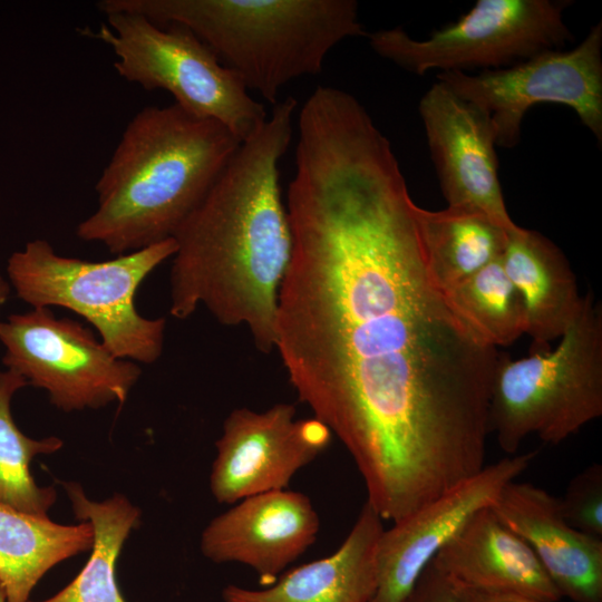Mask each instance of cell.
Instances as JSON below:
<instances>
[{
	"label": "cell",
	"instance_id": "5",
	"mask_svg": "<svg viewBox=\"0 0 602 602\" xmlns=\"http://www.w3.org/2000/svg\"><path fill=\"white\" fill-rule=\"evenodd\" d=\"M176 252L174 239L91 262L62 256L46 240H33L8 259L9 283L32 307L65 308L84 318L117 358L154 363L163 352L166 319L137 311L145 279Z\"/></svg>",
	"mask_w": 602,
	"mask_h": 602
},
{
	"label": "cell",
	"instance_id": "27",
	"mask_svg": "<svg viewBox=\"0 0 602 602\" xmlns=\"http://www.w3.org/2000/svg\"><path fill=\"white\" fill-rule=\"evenodd\" d=\"M10 294V283L2 276L0 272V311L3 304L7 302ZM0 320V324H1Z\"/></svg>",
	"mask_w": 602,
	"mask_h": 602
},
{
	"label": "cell",
	"instance_id": "17",
	"mask_svg": "<svg viewBox=\"0 0 602 602\" xmlns=\"http://www.w3.org/2000/svg\"><path fill=\"white\" fill-rule=\"evenodd\" d=\"M382 518L365 503L351 531L330 555L281 574L264 589L230 584L224 602H370L377 584Z\"/></svg>",
	"mask_w": 602,
	"mask_h": 602
},
{
	"label": "cell",
	"instance_id": "20",
	"mask_svg": "<svg viewBox=\"0 0 602 602\" xmlns=\"http://www.w3.org/2000/svg\"><path fill=\"white\" fill-rule=\"evenodd\" d=\"M415 216L428 272L443 291L501 258L512 232L464 207L429 211L416 204Z\"/></svg>",
	"mask_w": 602,
	"mask_h": 602
},
{
	"label": "cell",
	"instance_id": "24",
	"mask_svg": "<svg viewBox=\"0 0 602 602\" xmlns=\"http://www.w3.org/2000/svg\"><path fill=\"white\" fill-rule=\"evenodd\" d=\"M559 503L570 525L602 538V465L591 464L576 474Z\"/></svg>",
	"mask_w": 602,
	"mask_h": 602
},
{
	"label": "cell",
	"instance_id": "16",
	"mask_svg": "<svg viewBox=\"0 0 602 602\" xmlns=\"http://www.w3.org/2000/svg\"><path fill=\"white\" fill-rule=\"evenodd\" d=\"M433 561L450 581L479 591L562 599L531 546L491 506L478 511Z\"/></svg>",
	"mask_w": 602,
	"mask_h": 602
},
{
	"label": "cell",
	"instance_id": "4",
	"mask_svg": "<svg viewBox=\"0 0 602 602\" xmlns=\"http://www.w3.org/2000/svg\"><path fill=\"white\" fill-rule=\"evenodd\" d=\"M103 12L127 11L157 26L190 29L270 104L293 79L318 75L328 52L365 36L355 0H101Z\"/></svg>",
	"mask_w": 602,
	"mask_h": 602
},
{
	"label": "cell",
	"instance_id": "6",
	"mask_svg": "<svg viewBox=\"0 0 602 602\" xmlns=\"http://www.w3.org/2000/svg\"><path fill=\"white\" fill-rule=\"evenodd\" d=\"M602 416V308L592 291L553 349L513 360L499 352L488 428L514 455L530 435L553 445Z\"/></svg>",
	"mask_w": 602,
	"mask_h": 602
},
{
	"label": "cell",
	"instance_id": "11",
	"mask_svg": "<svg viewBox=\"0 0 602 602\" xmlns=\"http://www.w3.org/2000/svg\"><path fill=\"white\" fill-rule=\"evenodd\" d=\"M295 415V406L285 402L264 411L243 407L229 414L210 475L219 503L287 489L292 477L327 449L329 428L314 417Z\"/></svg>",
	"mask_w": 602,
	"mask_h": 602
},
{
	"label": "cell",
	"instance_id": "10",
	"mask_svg": "<svg viewBox=\"0 0 602 602\" xmlns=\"http://www.w3.org/2000/svg\"><path fill=\"white\" fill-rule=\"evenodd\" d=\"M437 80L489 116L496 146H516L525 114L540 103L572 108L596 140H602V22L571 50L542 51L477 75L438 72Z\"/></svg>",
	"mask_w": 602,
	"mask_h": 602
},
{
	"label": "cell",
	"instance_id": "26",
	"mask_svg": "<svg viewBox=\"0 0 602 602\" xmlns=\"http://www.w3.org/2000/svg\"><path fill=\"white\" fill-rule=\"evenodd\" d=\"M450 583L457 602H544L521 594L485 592L458 582Z\"/></svg>",
	"mask_w": 602,
	"mask_h": 602
},
{
	"label": "cell",
	"instance_id": "19",
	"mask_svg": "<svg viewBox=\"0 0 602 602\" xmlns=\"http://www.w3.org/2000/svg\"><path fill=\"white\" fill-rule=\"evenodd\" d=\"M89 522L62 525L0 503V584L6 602H29L42 576L93 547Z\"/></svg>",
	"mask_w": 602,
	"mask_h": 602
},
{
	"label": "cell",
	"instance_id": "22",
	"mask_svg": "<svg viewBox=\"0 0 602 602\" xmlns=\"http://www.w3.org/2000/svg\"><path fill=\"white\" fill-rule=\"evenodd\" d=\"M28 386L20 375L0 370V503L27 514L48 517L56 501L52 487L35 482L30 464L38 455L52 454L64 443L56 436L33 439L16 425L11 414L13 395Z\"/></svg>",
	"mask_w": 602,
	"mask_h": 602
},
{
	"label": "cell",
	"instance_id": "28",
	"mask_svg": "<svg viewBox=\"0 0 602 602\" xmlns=\"http://www.w3.org/2000/svg\"><path fill=\"white\" fill-rule=\"evenodd\" d=\"M0 602H6V596H4V592L2 590L1 584H0Z\"/></svg>",
	"mask_w": 602,
	"mask_h": 602
},
{
	"label": "cell",
	"instance_id": "21",
	"mask_svg": "<svg viewBox=\"0 0 602 602\" xmlns=\"http://www.w3.org/2000/svg\"><path fill=\"white\" fill-rule=\"evenodd\" d=\"M62 485L76 517L91 524V554L66 588L48 599L29 602H125L116 583L115 566L124 542L139 523V509L122 494L95 502L79 484Z\"/></svg>",
	"mask_w": 602,
	"mask_h": 602
},
{
	"label": "cell",
	"instance_id": "29",
	"mask_svg": "<svg viewBox=\"0 0 602 602\" xmlns=\"http://www.w3.org/2000/svg\"><path fill=\"white\" fill-rule=\"evenodd\" d=\"M0 571H1V563H0Z\"/></svg>",
	"mask_w": 602,
	"mask_h": 602
},
{
	"label": "cell",
	"instance_id": "3",
	"mask_svg": "<svg viewBox=\"0 0 602 602\" xmlns=\"http://www.w3.org/2000/svg\"><path fill=\"white\" fill-rule=\"evenodd\" d=\"M241 144L221 123L175 103L143 108L103 169L97 208L77 236L116 256L173 239Z\"/></svg>",
	"mask_w": 602,
	"mask_h": 602
},
{
	"label": "cell",
	"instance_id": "18",
	"mask_svg": "<svg viewBox=\"0 0 602 602\" xmlns=\"http://www.w3.org/2000/svg\"><path fill=\"white\" fill-rule=\"evenodd\" d=\"M502 261L524 304L531 353L548 351L582 304L569 260L548 237L518 226L508 232Z\"/></svg>",
	"mask_w": 602,
	"mask_h": 602
},
{
	"label": "cell",
	"instance_id": "12",
	"mask_svg": "<svg viewBox=\"0 0 602 602\" xmlns=\"http://www.w3.org/2000/svg\"><path fill=\"white\" fill-rule=\"evenodd\" d=\"M536 454H514L484 466L383 530L377 546L378 584L370 602H402L436 554L478 511L492 506Z\"/></svg>",
	"mask_w": 602,
	"mask_h": 602
},
{
	"label": "cell",
	"instance_id": "13",
	"mask_svg": "<svg viewBox=\"0 0 602 602\" xmlns=\"http://www.w3.org/2000/svg\"><path fill=\"white\" fill-rule=\"evenodd\" d=\"M430 155L448 205L518 229L505 205L489 116L437 80L419 101Z\"/></svg>",
	"mask_w": 602,
	"mask_h": 602
},
{
	"label": "cell",
	"instance_id": "1",
	"mask_svg": "<svg viewBox=\"0 0 602 602\" xmlns=\"http://www.w3.org/2000/svg\"><path fill=\"white\" fill-rule=\"evenodd\" d=\"M295 165L274 349L351 455L367 502L405 514L485 466L499 351L433 281L387 137L313 135Z\"/></svg>",
	"mask_w": 602,
	"mask_h": 602
},
{
	"label": "cell",
	"instance_id": "25",
	"mask_svg": "<svg viewBox=\"0 0 602 602\" xmlns=\"http://www.w3.org/2000/svg\"><path fill=\"white\" fill-rule=\"evenodd\" d=\"M402 602H457L449 579L431 560Z\"/></svg>",
	"mask_w": 602,
	"mask_h": 602
},
{
	"label": "cell",
	"instance_id": "23",
	"mask_svg": "<svg viewBox=\"0 0 602 602\" xmlns=\"http://www.w3.org/2000/svg\"><path fill=\"white\" fill-rule=\"evenodd\" d=\"M453 307L492 346H509L526 330L522 298L502 256L444 291Z\"/></svg>",
	"mask_w": 602,
	"mask_h": 602
},
{
	"label": "cell",
	"instance_id": "9",
	"mask_svg": "<svg viewBox=\"0 0 602 602\" xmlns=\"http://www.w3.org/2000/svg\"><path fill=\"white\" fill-rule=\"evenodd\" d=\"M2 362L43 389L62 411L123 405L142 370L114 356L91 328L49 308L11 314L0 324Z\"/></svg>",
	"mask_w": 602,
	"mask_h": 602
},
{
	"label": "cell",
	"instance_id": "8",
	"mask_svg": "<svg viewBox=\"0 0 602 602\" xmlns=\"http://www.w3.org/2000/svg\"><path fill=\"white\" fill-rule=\"evenodd\" d=\"M569 4L553 0H478L457 21L426 39H414L402 28L367 32L366 37L377 55L418 76L434 69H501L570 41L573 37L563 19Z\"/></svg>",
	"mask_w": 602,
	"mask_h": 602
},
{
	"label": "cell",
	"instance_id": "7",
	"mask_svg": "<svg viewBox=\"0 0 602 602\" xmlns=\"http://www.w3.org/2000/svg\"><path fill=\"white\" fill-rule=\"evenodd\" d=\"M104 14L107 25L84 33L113 49L114 68L122 78L146 90H166L184 110L221 123L242 143L263 127L264 107L190 29L157 26L134 12Z\"/></svg>",
	"mask_w": 602,
	"mask_h": 602
},
{
	"label": "cell",
	"instance_id": "15",
	"mask_svg": "<svg viewBox=\"0 0 602 602\" xmlns=\"http://www.w3.org/2000/svg\"><path fill=\"white\" fill-rule=\"evenodd\" d=\"M491 508L531 546L562 598L602 602V538L570 525L557 497L515 479Z\"/></svg>",
	"mask_w": 602,
	"mask_h": 602
},
{
	"label": "cell",
	"instance_id": "14",
	"mask_svg": "<svg viewBox=\"0 0 602 602\" xmlns=\"http://www.w3.org/2000/svg\"><path fill=\"white\" fill-rule=\"evenodd\" d=\"M319 530L310 498L280 489L236 502L208 523L200 545L210 561L244 564L269 586L314 543Z\"/></svg>",
	"mask_w": 602,
	"mask_h": 602
},
{
	"label": "cell",
	"instance_id": "2",
	"mask_svg": "<svg viewBox=\"0 0 602 602\" xmlns=\"http://www.w3.org/2000/svg\"><path fill=\"white\" fill-rule=\"evenodd\" d=\"M297 105L294 97L274 105L173 237L171 315L184 320L203 305L220 323L245 327L263 353L275 347L279 292L292 254L279 163Z\"/></svg>",
	"mask_w": 602,
	"mask_h": 602
}]
</instances>
